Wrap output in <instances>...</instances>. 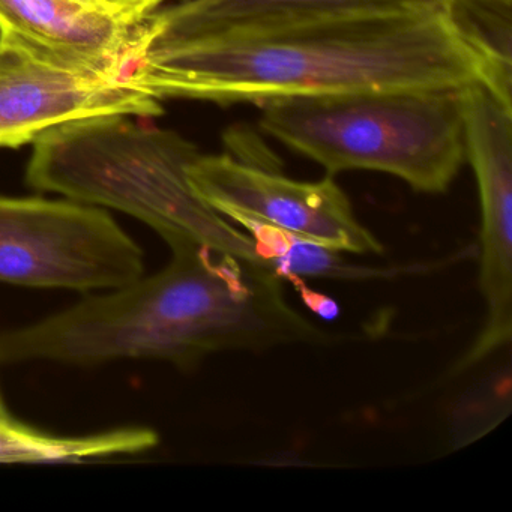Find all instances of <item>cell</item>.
I'll use <instances>...</instances> for the list:
<instances>
[{
    "mask_svg": "<svg viewBox=\"0 0 512 512\" xmlns=\"http://www.w3.org/2000/svg\"><path fill=\"white\" fill-rule=\"evenodd\" d=\"M200 155L193 142L175 131L140 124L133 116H95L41 136L34 143L26 184L83 205L124 212L155 230L169 248L203 245L265 260L247 232L194 190L188 170Z\"/></svg>",
    "mask_w": 512,
    "mask_h": 512,
    "instance_id": "cell-3",
    "label": "cell"
},
{
    "mask_svg": "<svg viewBox=\"0 0 512 512\" xmlns=\"http://www.w3.org/2000/svg\"><path fill=\"white\" fill-rule=\"evenodd\" d=\"M151 428L127 427L88 436H53L16 419H0V464L77 463L139 454L158 445Z\"/></svg>",
    "mask_w": 512,
    "mask_h": 512,
    "instance_id": "cell-11",
    "label": "cell"
},
{
    "mask_svg": "<svg viewBox=\"0 0 512 512\" xmlns=\"http://www.w3.org/2000/svg\"><path fill=\"white\" fill-rule=\"evenodd\" d=\"M0 35H2V29H0Z\"/></svg>",
    "mask_w": 512,
    "mask_h": 512,
    "instance_id": "cell-16",
    "label": "cell"
},
{
    "mask_svg": "<svg viewBox=\"0 0 512 512\" xmlns=\"http://www.w3.org/2000/svg\"><path fill=\"white\" fill-rule=\"evenodd\" d=\"M161 271L88 295L67 310L0 334V365L95 367L124 359L197 367L221 352L319 343L265 260L203 245L170 248Z\"/></svg>",
    "mask_w": 512,
    "mask_h": 512,
    "instance_id": "cell-2",
    "label": "cell"
},
{
    "mask_svg": "<svg viewBox=\"0 0 512 512\" xmlns=\"http://www.w3.org/2000/svg\"><path fill=\"white\" fill-rule=\"evenodd\" d=\"M461 103L464 151L481 205L479 289L485 322L457 371L506 346L512 332V107L481 82L461 91Z\"/></svg>",
    "mask_w": 512,
    "mask_h": 512,
    "instance_id": "cell-8",
    "label": "cell"
},
{
    "mask_svg": "<svg viewBox=\"0 0 512 512\" xmlns=\"http://www.w3.org/2000/svg\"><path fill=\"white\" fill-rule=\"evenodd\" d=\"M188 176L214 211L247 233L269 229L337 253H383L382 242L359 221L332 176L296 181L280 169L229 154L200 155Z\"/></svg>",
    "mask_w": 512,
    "mask_h": 512,
    "instance_id": "cell-6",
    "label": "cell"
},
{
    "mask_svg": "<svg viewBox=\"0 0 512 512\" xmlns=\"http://www.w3.org/2000/svg\"><path fill=\"white\" fill-rule=\"evenodd\" d=\"M125 80L157 98L220 106L283 97L461 89L478 62L442 10L296 23L248 34L130 47Z\"/></svg>",
    "mask_w": 512,
    "mask_h": 512,
    "instance_id": "cell-1",
    "label": "cell"
},
{
    "mask_svg": "<svg viewBox=\"0 0 512 512\" xmlns=\"http://www.w3.org/2000/svg\"><path fill=\"white\" fill-rule=\"evenodd\" d=\"M10 412H8L7 404H5L4 397H2V392H0V419L10 418Z\"/></svg>",
    "mask_w": 512,
    "mask_h": 512,
    "instance_id": "cell-15",
    "label": "cell"
},
{
    "mask_svg": "<svg viewBox=\"0 0 512 512\" xmlns=\"http://www.w3.org/2000/svg\"><path fill=\"white\" fill-rule=\"evenodd\" d=\"M80 4L86 5V7L95 8V10L106 11V13H112L101 0H77ZM115 14V13H112ZM119 16V14H118Z\"/></svg>",
    "mask_w": 512,
    "mask_h": 512,
    "instance_id": "cell-14",
    "label": "cell"
},
{
    "mask_svg": "<svg viewBox=\"0 0 512 512\" xmlns=\"http://www.w3.org/2000/svg\"><path fill=\"white\" fill-rule=\"evenodd\" d=\"M112 13L119 14L131 22H140L158 10L163 0H101Z\"/></svg>",
    "mask_w": 512,
    "mask_h": 512,
    "instance_id": "cell-13",
    "label": "cell"
},
{
    "mask_svg": "<svg viewBox=\"0 0 512 512\" xmlns=\"http://www.w3.org/2000/svg\"><path fill=\"white\" fill-rule=\"evenodd\" d=\"M160 100L124 77L65 58L28 38L0 35V148L35 143L53 128L95 116L149 119Z\"/></svg>",
    "mask_w": 512,
    "mask_h": 512,
    "instance_id": "cell-7",
    "label": "cell"
},
{
    "mask_svg": "<svg viewBox=\"0 0 512 512\" xmlns=\"http://www.w3.org/2000/svg\"><path fill=\"white\" fill-rule=\"evenodd\" d=\"M461 91L274 98L257 104L259 127L329 176L367 170L401 179L418 193L442 194L466 163Z\"/></svg>",
    "mask_w": 512,
    "mask_h": 512,
    "instance_id": "cell-4",
    "label": "cell"
},
{
    "mask_svg": "<svg viewBox=\"0 0 512 512\" xmlns=\"http://www.w3.org/2000/svg\"><path fill=\"white\" fill-rule=\"evenodd\" d=\"M143 274L142 247L106 209L0 196V283L94 293Z\"/></svg>",
    "mask_w": 512,
    "mask_h": 512,
    "instance_id": "cell-5",
    "label": "cell"
},
{
    "mask_svg": "<svg viewBox=\"0 0 512 512\" xmlns=\"http://www.w3.org/2000/svg\"><path fill=\"white\" fill-rule=\"evenodd\" d=\"M442 14L478 62L482 85L512 107V0H446Z\"/></svg>",
    "mask_w": 512,
    "mask_h": 512,
    "instance_id": "cell-12",
    "label": "cell"
},
{
    "mask_svg": "<svg viewBox=\"0 0 512 512\" xmlns=\"http://www.w3.org/2000/svg\"><path fill=\"white\" fill-rule=\"evenodd\" d=\"M446 0H181L137 25L136 44L248 34L296 23L442 10Z\"/></svg>",
    "mask_w": 512,
    "mask_h": 512,
    "instance_id": "cell-9",
    "label": "cell"
},
{
    "mask_svg": "<svg viewBox=\"0 0 512 512\" xmlns=\"http://www.w3.org/2000/svg\"><path fill=\"white\" fill-rule=\"evenodd\" d=\"M137 25L77 0H0V29L121 77Z\"/></svg>",
    "mask_w": 512,
    "mask_h": 512,
    "instance_id": "cell-10",
    "label": "cell"
}]
</instances>
